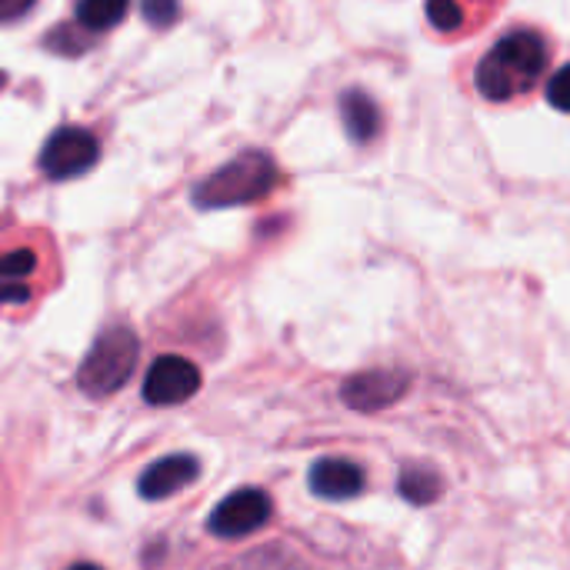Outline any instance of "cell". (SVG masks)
<instances>
[{
  "label": "cell",
  "instance_id": "18",
  "mask_svg": "<svg viewBox=\"0 0 570 570\" xmlns=\"http://www.w3.org/2000/svg\"><path fill=\"white\" fill-rule=\"evenodd\" d=\"M37 0H0V23H10L17 17H23Z\"/></svg>",
  "mask_w": 570,
  "mask_h": 570
},
{
  "label": "cell",
  "instance_id": "3",
  "mask_svg": "<svg viewBox=\"0 0 570 570\" xmlns=\"http://www.w3.org/2000/svg\"><path fill=\"white\" fill-rule=\"evenodd\" d=\"M137 357H140V341L130 327L117 324V327H107L94 347L87 351L80 371H77V387L87 394V397H110L117 394L134 367H137Z\"/></svg>",
  "mask_w": 570,
  "mask_h": 570
},
{
  "label": "cell",
  "instance_id": "12",
  "mask_svg": "<svg viewBox=\"0 0 570 570\" xmlns=\"http://www.w3.org/2000/svg\"><path fill=\"white\" fill-rule=\"evenodd\" d=\"M397 491H401V498H404L407 504L428 508V504H434V501L444 494V481H441V474H438L434 468H428V464H407V468L401 471Z\"/></svg>",
  "mask_w": 570,
  "mask_h": 570
},
{
  "label": "cell",
  "instance_id": "13",
  "mask_svg": "<svg viewBox=\"0 0 570 570\" xmlns=\"http://www.w3.org/2000/svg\"><path fill=\"white\" fill-rule=\"evenodd\" d=\"M127 0H80L77 3V23L87 30H110L124 20Z\"/></svg>",
  "mask_w": 570,
  "mask_h": 570
},
{
  "label": "cell",
  "instance_id": "2",
  "mask_svg": "<svg viewBox=\"0 0 570 570\" xmlns=\"http://www.w3.org/2000/svg\"><path fill=\"white\" fill-rule=\"evenodd\" d=\"M277 180H281V170L267 150H244L194 187V204L200 210L257 204L277 187Z\"/></svg>",
  "mask_w": 570,
  "mask_h": 570
},
{
  "label": "cell",
  "instance_id": "1",
  "mask_svg": "<svg viewBox=\"0 0 570 570\" xmlns=\"http://www.w3.org/2000/svg\"><path fill=\"white\" fill-rule=\"evenodd\" d=\"M551 63V47L544 33L538 30H514L501 37L484 60L478 63L474 83L484 100L491 104H511L518 97H528L538 80L544 77Z\"/></svg>",
  "mask_w": 570,
  "mask_h": 570
},
{
  "label": "cell",
  "instance_id": "15",
  "mask_svg": "<svg viewBox=\"0 0 570 570\" xmlns=\"http://www.w3.org/2000/svg\"><path fill=\"white\" fill-rule=\"evenodd\" d=\"M140 10H144V20L150 27H170L180 13V3L177 0H140Z\"/></svg>",
  "mask_w": 570,
  "mask_h": 570
},
{
  "label": "cell",
  "instance_id": "11",
  "mask_svg": "<svg viewBox=\"0 0 570 570\" xmlns=\"http://www.w3.org/2000/svg\"><path fill=\"white\" fill-rule=\"evenodd\" d=\"M341 120L354 144H371L381 134V110H377L374 97L364 90L341 94Z\"/></svg>",
  "mask_w": 570,
  "mask_h": 570
},
{
  "label": "cell",
  "instance_id": "9",
  "mask_svg": "<svg viewBox=\"0 0 570 570\" xmlns=\"http://www.w3.org/2000/svg\"><path fill=\"white\" fill-rule=\"evenodd\" d=\"M311 494L321 501H351L357 494H364V468L351 458H321L314 461L311 474H307Z\"/></svg>",
  "mask_w": 570,
  "mask_h": 570
},
{
  "label": "cell",
  "instance_id": "16",
  "mask_svg": "<svg viewBox=\"0 0 570 570\" xmlns=\"http://www.w3.org/2000/svg\"><path fill=\"white\" fill-rule=\"evenodd\" d=\"M548 100H551V107L570 114V63L564 70H558V73L551 77V83H548Z\"/></svg>",
  "mask_w": 570,
  "mask_h": 570
},
{
  "label": "cell",
  "instance_id": "6",
  "mask_svg": "<svg viewBox=\"0 0 570 570\" xmlns=\"http://www.w3.org/2000/svg\"><path fill=\"white\" fill-rule=\"evenodd\" d=\"M100 157V147L94 140V134H87L83 127H60L40 150V170L50 180H70L87 174Z\"/></svg>",
  "mask_w": 570,
  "mask_h": 570
},
{
  "label": "cell",
  "instance_id": "20",
  "mask_svg": "<svg viewBox=\"0 0 570 570\" xmlns=\"http://www.w3.org/2000/svg\"><path fill=\"white\" fill-rule=\"evenodd\" d=\"M0 83H3V73H0Z\"/></svg>",
  "mask_w": 570,
  "mask_h": 570
},
{
  "label": "cell",
  "instance_id": "14",
  "mask_svg": "<svg viewBox=\"0 0 570 570\" xmlns=\"http://www.w3.org/2000/svg\"><path fill=\"white\" fill-rule=\"evenodd\" d=\"M37 271V257L27 247L0 254V284H23Z\"/></svg>",
  "mask_w": 570,
  "mask_h": 570
},
{
  "label": "cell",
  "instance_id": "17",
  "mask_svg": "<svg viewBox=\"0 0 570 570\" xmlns=\"http://www.w3.org/2000/svg\"><path fill=\"white\" fill-rule=\"evenodd\" d=\"M30 301V287L27 284H0V307H17Z\"/></svg>",
  "mask_w": 570,
  "mask_h": 570
},
{
  "label": "cell",
  "instance_id": "10",
  "mask_svg": "<svg viewBox=\"0 0 570 570\" xmlns=\"http://www.w3.org/2000/svg\"><path fill=\"white\" fill-rule=\"evenodd\" d=\"M474 3L484 13H494L501 0H428V20L441 37H454V33H471L478 30V13Z\"/></svg>",
  "mask_w": 570,
  "mask_h": 570
},
{
  "label": "cell",
  "instance_id": "19",
  "mask_svg": "<svg viewBox=\"0 0 570 570\" xmlns=\"http://www.w3.org/2000/svg\"><path fill=\"white\" fill-rule=\"evenodd\" d=\"M70 570H104V568H97V564H77V568H70Z\"/></svg>",
  "mask_w": 570,
  "mask_h": 570
},
{
  "label": "cell",
  "instance_id": "4",
  "mask_svg": "<svg viewBox=\"0 0 570 570\" xmlns=\"http://www.w3.org/2000/svg\"><path fill=\"white\" fill-rule=\"evenodd\" d=\"M274 514V504L267 498V491L261 488H240L234 494H227L207 518V531L214 538H224V541H237V538H247L254 531H261Z\"/></svg>",
  "mask_w": 570,
  "mask_h": 570
},
{
  "label": "cell",
  "instance_id": "7",
  "mask_svg": "<svg viewBox=\"0 0 570 570\" xmlns=\"http://www.w3.org/2000/svg\"><path fill=\"white\" fill-rule=\"evenodd\" d=\"M200 391V371L194 361L180 354H164L147 367L144 377V401L154 407H174L190 401Z\"/></svg>",
  "mask_w": 570,
  "mask_h": 570
},
{
  "label": "cell",
  "instance_id": "8",
  "mask_svg": "<svg viewBox=\"0 0 570 570\" xmlns=\"http://www.w3.org/2000/svg\"><path fill=\"white\" fill-rule=\"evenodd\" d=\"M197 478H200V461L194 454H170V458L154 461L140 474L137 491L144 501H167V498L180 494L184 488H190Z\"/></svg>",
  "mask_w": 570,
  "mask_h": 570
},
{
  "label": "cell",
  "instance_id": "5",
  "mask_svg": "<svg viewBox=\"0 0 570 570\" xmlns=\"http://www.w3.org/2000/svg\"><path fill=\"white\" fill-rule=\"evenodd\" d=\"M407 391H411L407 371L374 367V371H361V374L347 377L341 387V401L357 414H377V411L394 407Z\"/></svg>",
  "mask_w": 570,
  "mask_h": 570
}]
</instances>
